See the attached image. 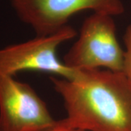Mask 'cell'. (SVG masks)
<instances>
[{
	"mask_svg": "<svg viewBox=\"0 0 131 131\" xmlns=\"http://www.w3.org/2000/svg\"><path fill=\"white\" fill-rule=\"evenodd\" d=\"M67 117L62 125L84 131H131V82L123 72L80 71L73 80L50 77Z\"/></svg>",
	"mask_w": 131,
	"mask_h": 131,
	"instance_id": "1",
	"label": "cell"
},
{
	"mask_svg": "<svg viewBox=\"0 0 131 131\" xmlns=\"http://www.w3.org/2000/svg\"><path fill=\"white\" fill-rule=\"evenodd\" d=\"M124 60L125 50L117 39L113 16L94 13L84 20L79 37L63 61L76 71L122 72Z\"/></svg>",
	"mask_w": 131,
	"mask_h": 131,
	"instance_id": "2",
	"label": "cell"
},
{
	"mask_svg": "<svg viewBox=\"0 0 131 131\" xmlns=\"http://www.w3.org/2000/svg\"><path fill=\"white\" fill-rule=\"evenodd\" d=\"M77 32L68 25L46 36H37L25 42L0 50V73L14 77L23 71L48 72L67 80L75 79L80 71L66 65L57 56V49L63 42L74 38Z\"/></svg>",
	"mask_w": 131,
	"mask_h": 131,
	"instance_id": "3",
	"label": "cell"
},
{
	"mask_svg": "<svg viewBox=\"0 0 131 131\" xmlns=\"http://www.w3.org/2000/svg\"><path fill=\"white\" fill-rule=\"evenodd\" d=\"M19 19L37 36H46L68 26L72 15L84 10L117 16L125 12L121 0H9Z\"/></svg>",
	"mask_w": 131,
	"mask_h": 131,
	"instance_id": "4",
	"label": "cell"
},
{
	"mask_svg": "<svg viewBox=\"0 0 131 131\" xmlns=\"http://www.w3.org/2000/svg\"><path fill=\"white\" fill-rule=\"evenodd\" d=\"M57 122L29 84L0 73V131H46Z\"/></svg>",
	"mask_w": 131,
	"mask_h": 131,
	"instance_id": "5",
	"label": "cell"
},
{
	"mask_svg": "<svg viewBox=\"0 0 131 131\" xmlns=\"http://www.w3.org/2000/svg\"><path fill=\"white\" fill-rule=\"evenodd\" d=\"M125 45L123 73L131 82V24L127 28L124 36Z\"/></svg>",
	"mask_w": 131,
	"mask_h": 131,
	"instance_id": "6",
	"label": "cell"
},
{
	"mask_svg": "<svg viewBox=\"0 0 131 131\" xmlns=\"http://www.w3.org/2000/svg\"><path fill=\"white\" fill-rule=\"evenodd\" d=\"M46 131H84L82 130H79V129H75V128H71V127H65L62 125L61 123L59 122V120H58L56 126L52 127L51 129L48 130Z\"/></svg>",
	"mask_w": 131,
	"mask_h": 131,
	"instance_id": "7",
	"label": "cell"
}]
</instances>
